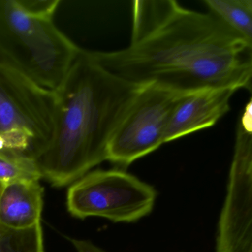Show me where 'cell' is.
<instances>
[{
	"label": "cell",
	"instance_id": "cell-11",
	"mask_svg": "<svg viewBox=\"0 0 252 252\" xmlns=\"http://www.w3.org/2000/svg\"><path fill=\"white\" fill-rule=\"evenodd\" d=\"M0 252H45L41 223L14 229L0 222Z\"/></svg>",
	"mask_w": 252,
	"mask_h": 252
},
{
	"label": "cell",
	"instance_id": "cell-14",
	"mask_svg": "<svg viewBox=\"0 0 252 252\" xmlns=\"http://www.w3.org/2000/svg\"><path fill=\"white\" fill-rule=\"evenodd\" d=\"M0 64H5V65L10 66V67H13L11 64H10L9 61L7 60L6 57L2 54V53L0 51ZM14 68V67H13ZM15 69V68H14Z\"/></svg>",
	"mask_w": 252,
	"mask_h": 252
},
{
	"label": "cell",
	"instance_id": "cell-15",
	"mask_svg": "<svg viewBox=\"0 0 252 252\" xmlns=\"http://www.w3.org/2000/svg\"><path fill=\"white\" fill-rule=\"evenodd\" d=\"M2 187H3V184L0 183V192H1V190H2Z\"/></svg>",
	"mask_w": 252,
	"mask_h": 252
},
{
	"label": "cell",
	"instance_id": "cell-9",
	"mask_svg": "<svg viewBox=\"0 0 252 252\" xmlns=\"http://www.w3.org/2000/svg\"><path fill=\"white\" fill-rule=\"evenodd\" d=\"M43 188L39 181L5 184L0 192V222L14 229L41 223Z\"/></svg>",
	"mask_w": 252,
	"mask_h": 252
},
{
	"label": "cell",
	"instance_id": "cell-8",
	"mask_svg": "<svg viewBox=\"0 0 252 252\" xmlns=\"http://www.w3.org/2000/svg\"><path fill=\"white\" fill-rule=\"evenodd\" d=\"M232 88H210L183 95L175 106L165 143L214 126L230 110Z\"/></svg>",
	"mask_w": 252,
	"mask_h": 252
},
{
	"label": "cell",
	"instance_id": "cell-12",
	"mask_svg": "<svg viewBox=\"0 0 252 252\" xmlns=\"http://www.w3.org/2000/svg\"><path fill=\"white\" fill-rule=\"evenodd\" d=\"M42 178L36 162L32 159L0 153V183L39 181Z\"/></svg>",
	"mask_w": 252,
	"mask_h": 252
},
{
	"label": "cell",
	"instance_id": "cell-5",
	"mask_svg": "<svg viewBox=\"0 0 252 252\" xmlns=\"http://www.w3.org/2000/svg\"><path fill=\"white\" fill-rule=\"evenodd\" d=\"M157 191L121 169L88 172L69 188L67 206L73 217H100L113 222H135L153 212Z\"/></svg>",
	"mask_w": 252,
	"mask_h": 252
},
{
	"label": "cell",
	"instance_id": "cell-10",
	"mask_svg": "<svg viewBox=\"0 0 252 252\" xmlns=\"http://www.w3.org/2000/svg\"><path fill=\"white\" fill-rule=\"evenodd\" d=\"M209 11L252 44V0H204Z\"/></svg>",
	"mask_w": 252,
	"mask_h": 252
},
{
	"label": "cell",
	"instance_id": "cell-3",
	"mask_svg": "<svg viewBox=\"0 0 252 252\" xmlns=\"http://www.w3.org/2000/svg\"><path fill=\"white\" fill-rule=\"evenodd\" d=\"M60 0H0V51L14 68L55 91L81 48L54 23Z\"/></svg>",
	"mask_w": 252,
	"mask_h": 252
},
{
	"label": "cell",
	"instance_id": "cell-2",
	"mask_svg": "<svg viewBox=\"0 0 252 252\" xmlns=\"http://www.w3.org/2000/svg\"><path fill=\"white\" fill-rule=\"evenodd\" d=\"M142 87L107 71L91 51L80 48L54 91L55 134L35 161L42 178L64 187L107 160L112 136Z\"/></svg>",
	"mask_w": 252,
	"mask_h": 252
},
{
	"label": "cell",
	"instance_id": "cell-13",
	"mask_svg": "<svg viewBox=\"0 0 252 252\" xmlns=\"http://www.w3.org/2000/svg\"><path fill=\"white\" fill-rule=\"evenodd\" d=\"M70 241L78 252H106L88 240L70 239Z\"/></svg>",
	"mask_w": 252,
	"mask_h": 252
},
{
	"label": "cell",
	"instance_id": "cell-4",
	"mask_svg": "<svg viewBox=\"0 0 252 252\" xmlns=\"http://www.w3.org/2000/svg\"><path fill=\"white\" fill-rule=\"evenodd\" d=\"M55 92L0 64V153L36 161L54 139Z\"/></svg>",
	"mask_w": 252,
	"mask_h": 252
},
{
	"label": "cell",
	"instance_id": "cell-7",
	"mask_svg": "<svg viewBox=\"0 0 252 252\" xmlns=\"http://www.w3.org/2000/svg\"><path fill=\"white\" fill-rule=\"evenodd\" d=\"M252 103L236 129L227 195L220 216L216 252H252Z\"/></svg>",
	"mask_w": 252,
	"mask_h": 252
},
{
	"label": "cell",
	"instance_id": "cell-1",
	"mask_svg": "<svg viewBox=\"0 0 252 252\" xmlns=\"http://www.w3.org/2000/svg\"><path fill=\"white\" fill-rule=\"evenodd\" d=\"M132 14L126 48L91 51L107 71L134 85L182 95L210 88L252 91V44L212 13L174 0H138Z\"/></svg>",
	"mask_w": 252,
	"mask_h": 252
},
{
	"label": "cell",
	"instance_id": "cell-6",
	"mask_svg": "<svg viewBox=\"0 0 252 252\" xmlns=\"http://www.w3.org/2000/svg\"><path fill=\"white\" fill-rule=\"evenodd\" d=\"M182 94L156 86H143L109 143L107 160L119 169L165 144L172 112Z\"/></svg>",
	"mask_w": 252,
	"mask_h": 252
}]
</instances>
